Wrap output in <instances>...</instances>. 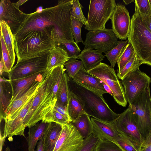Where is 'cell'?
I'll return each mask as SVG.
<instances>
[{
    "mask_svg": "<svg viewBox=\"0 0 151 151\" xmlns=\"http://www.w3.org/2000/svg\"><path fill=\"white\" fill-rule=\"evenodd\" d=\"M36 95L28 101L14 119L5 122L2 135L3 138L5 139L7 137L9 139L14 136H22L25 137L24 131L26 127L24 124V120Z\"/></svg>",
    "mask_w": 151,
    "mask_h": 151,
    "instance_id": "ac0fdd59",
    "label": "cell"
},
{
    "mask_svg": "<svg viewBox=\"0 0 151 151\" xmlns=\"http://www.w3.org/2000/svg\"><path fill=\"white\" fill-rule=\"evenodd\" d=\"M104 58L102 53L97 50L84 48L78 59L82 61L84 68L88 71L97 66Z\"/></svg>",
    "mask_w": 151,
    "mask_h": 151,
    "instance_id": "7402d4cb",
    "label": "cell"
},
{
    "mask_svg": "<svg viewBox=\"0 0 151 151\" xmlns=\"http://www.w3.org/2000/svg\"><path fill=\"white\" fill-rule=\"evenodd\" d=\"M123 1L126 5H128L131 2L134 1V0H123Z\"/></svg>",
    "mask_w": 151,
    "mask_h": 151,
    "instance_id": "f907efd6",
    "label": "cell"
},
{
    "mask_svg": "<svg viewBox=\"0 0 151 151\" xmlns=\"http://www.w3.org/2000/svg\"><path fill=\"white\" fill-rule=\"evenodd\" d=\"M72 0H60L54 6L44 9L40 13L28 14L14 38L21 37L32 31L45 33L55 45L74 41L71 30L70 9Z\"/></svg>",
    "mask_w": 151,
    "mask_h": 151,
    "instance_id": "6da1fadb",
    "label": "cell"
},
{
    "mask_svg": "<svg viewBox=\"0 0 151 151\" xmlns=\"http://www.w3.org/2000/svg\"><path fill=\"white\" fill-rule=\"evenodd\" d=\"M57 46L66 51L70 59H78L80 54L81 50L75 41L62 43Z\"/></svg>",
    "mask_w": 151,
    "mask_h": 151,
    "instance_id": "74e56055",
    "label": "cell"
},
{
    "mask_svg": "<svg viewBox=\"0 0 151 151\" xmlns=\"http://www.w3.org/2000/svg\"><path fill=\"white\" fill-rule=\"evenodd\" d=\"M92 151H96V147L92 150Z\"/></svg>",
    "mask_w": 151,
    "mask_h": 151,
    "instance_id": "f5cc1de1",
    "label": "cell"
},
{
    "mask_svg": "<svg viewBox=\"0 0 151 151\" xmlns=\"http://www.w3.org/2000/svg\"><path fill=\"white\" fill-rule=\"evenodd\" d=\"M135 5L128 40L142 64L151 66V32L142 21L137 6Z\"/></svg>",
    "mask_w": 151,
    "mask_h": 151,
    "instance_id": "5b68a950",
    "label": "cell"
},
{
    "mask_svg": "<svg viewBox=\"0 0 151 151\" xmlns=\"http://www.w3.org/2000/svg\"><path fill=\"white\" fill-rule=\"evenodd\" d=\"M44 134L38 142L36 150L35 151H44Z\"/></svg>",
    "mask_w": 151,
    "mask_h": 151,
    "instance_id": "bcb514c9",
    "label": "cell"
},
{
    "mask_svg": "<svg viewBox=\"0 0 151 151\" xmlns=\"http://www.w3.org/2000/svg\"><path fill=\"white\" fill-rule=\"evenodd\" d=\"M51 71V70L47 71L43 83L34 98L24 120L25 127H31L42 121L44 116L54 108L57 100L53 96Z\"/></svg>",
    "mask_w": 151,
    "mask_h": 151,
    "instance_id": "277c9868",
    "label": "cell"
},
{
    "mask_svg": "<svg viewBox=\"0 0 151 151\" xmlns=\"http://www.w3.org/2000/svg\"><path fill=\"white\" fill-rule=\"evenodd\" d=\"M149 1L151 4V0H149Z\"/></svg>",
    "mask_w": 151,
    "mask_h": 151,
    "instance_id": "db71d44e",
    "label": "cell"
},
{
    "mask_svg": "<svg viewBox=\"0 0 151 151\" xmlns=\"http://www.w3.org/2000/svg\"><path fill=\"white\" fill-rule=\"evenodd\" d=\"M62 129V126L49 123L44 134V151H53Z\"/></svg>",
    "mask_w": 151,
    "mask_h": 151,
    "instance_id": "44dd1931",
    "label": "cell"
},
{
    "mask_svg": "<svg viewBox=\"0 0 151 151\" xmlns=\"http://www.w3.org/2000/svg\"><path fill=\"white\" fill-rule=\"evenodd\" d=\"M128 42V40L125 41L122 40L118 41V45L106 54L105 56L110 62L111 67L114 68L115 66L122 50Z\"/></svg>",
    "mask_w": 151,
    "mask_h": 151,
    "instance_id": "1f68e13d",
    "label": "cell"
},
{
    "mask_svg": "<svg viewBox=\"0 0 151 151\" xmlns=\"http://www.w3.org/2000/svg\"><path fill=\"white\" fill-rule=\"evenodd\" d=\"M49 123L41 121L29 128L28 136L26 138L28 146V151H35V147L44 133Z\"/></svg>",
    "mask_w": 151,
    "mask_h": 151,
    "instance_id": "cb8c5ba5",
    "label": "cell"
},
{
    "mask_svg": "<svg viewBox=\"0 0 151 151\" xmlns=\"http://www.w3.org/2000/svg\"><path fill=\"white\" fill-rule=\"evenodd\" d=\"M69 78L73 79L79 70L83 67L82 62L76 59L70 58L64 65Z\"/></svg>",
    "mask_w": 151,
    "mask_h": 151,
    "instance_id": "d6a6232c",
    "label": "cell"
},
{
    "mask_svg": "<svg viewBox=\"0 0 151 151\" xmlns=\"http://www.w3.org/2000/svg\"><path fill=\"white\" fill-rule=\"evenodd\" d=\"M116 5L114 0H91L85 28L89 31L105 28Z\"/></svg>",
    "mask_w": 151,
    "mask_h": 151,
    "instance_id": "52a82bcc",
    "label": "cell"
},
{
    "mask_svg": "<svg viewBox=\"0 0 151 151\" xmlns=\"http://www.w3.org/2000/svg\"><path fill=\"white\" fill-rule=\"evenodd\" d=\"M27 1V0H20L17 2L12 3V4L16 8L19 9V7Z\"/></svg>",
    "mask_w": 151,
    "mask_h": 151,
    "instance_id": "7dc6e473",
    "label": "cell"
},
{
    "mask_svg": "<svg viewBox=\"0 0 151 151\" xmlns=\"http://www.w3.org/2000/svg\"><path fill=\"white\" fill-rule=\"evenodd\" d=\"M142 64V61L135 53L123 69L119 72H118L117 74L118 77L120 79L123 80L129 73L139 68Z\"/></svg>",
    "mask_w": 151,
    "mask_h": 151,
    "instance_id": "f546056e",
    "label": "cell"
},
{
    "mask_svg": "<svg viewBox=\"0 0 151 151\" xmlns=\"http://www.w3.org/2000/svg\"><path fill=\"white\" fill-rule=\"evenodd\" d=\"M140 133L145 139L151 133V97L150 85L129 104Z\"/></svg>",
    "mask_w": 151,
    "mask_h": 151,
    "instance_id": "8992f818",
    "label": "cell"
},
{
    "mask_svg": "<svg viewBox=\"0 0 151 151\" xmlns=\"http://www.w3.org/2000/svg\"><path fill=\"white\" fill-rule=\"evenodd\" d=\"M72 79L80 85L96 91L102 95L108 93L102 84V81L89 73L84 67Z\"/></svg>",
    "mask_w": 151,
    "mask_h": 151,
    "instance_id": "ffe728a7",
    "label": "cell"
},
{
    "mask_svg": "<svg viewBox=\"0 0 151 151\" xmlns=\"http://www.w3.org/2000/svg\"><path fill=\"white\" fill-rule=\"evenodd\" d=\"M0 39L1 49V60L3 65V71L9 73L11 70L14 65L3 38L1 35Z\"/></svg>",
    "mask_w": 151,
    "mask_h": 151,
    "instance_id": "836d02e7",
    "label": "cell"
},
{
    "mask_svg": "<svg viewBox=\"0 0 151 151\" xmlns=\"http://www.w3.org/2000/svg\"><path fill=\"white\" fill-rule=\"evenodd\" d=\"M110 19L112 29L118 38L126 40L130 30L131 19L125 7L121 4L116 5Z\"/></svg>",
    "mask_w": 151,
    "mask_h": 151,
    "instance_id": "9a60e30c",
    "label": "cell"
},
{
    "mask_svg": "<svg viewBox=\"0 0 151 151\" xmlns=\"http://www.w3.org/2000/svg\"><path fill=\"white\" fill-rule=\"evenodd\" d=\"M115 121L118 129L125 134L139 150L144 139L140 133L134 114L129 105L128 108L119 114Z\"/></svg>",
    "mask_w": 151,
    "mask_h": 151,
    "instance_id": "8fae6325",
    "label": "cell"
},
{
    "mask_svg": "<svg viewBox=\"0 0 151 151\" xmlns=\"http://www.w3.org/2000/svg\"><path fill=\"white\" fill-rule=\"evenodd\" d=\"M83 7L78 0H72L70 9L71 17L81 22L86 25L87 19L85 17L82 12Z\"/></svg>",
    "mask_w": 151,
    "mask_h": 151,
    "instance_id": "8d00e7d4",
    "label": "cell"
},
{
    "mask_svg": "<svg viewBox=\"0 0 151 151\" xmlns=\"http://www.w3.org/2000/svg\"><path fill=\"white\" fill-rule=\"evenodd\" d=\"M43 9L42 6H40L37 8L36 12L39 13H41Z\"/></svg>",
    "mask_w": 151,
    "mask_h": 151,
    "instance_id": "681fc988",
    "label": "cell"
},
{
    "mask_svg": "<svg viewBox=\"0 0 151 151\" xmlns=\"http://www.w3.org/2000/svg\"><path fill=\"white\" fill-rule=\"evenodd\" d=\"M83 24L79 20L71 17V30L75 42L83 43L81 35V29Z\"/></svg>",
    "mask_w": 151,
    "mask_h": 151,
    "instance_id": "f35d334b",
    "label": "cell"
},
{
    "mask_svg": "<svg viewBox=\"0 0 151 151\" xmlns=\"http://www.w3.org/2000/svg\"><path fill=\"white\" fill-rule=\"evenodd\" d=\"M118 133L116 138V141L119 146L123 151H139L138 148L125 134L118 129Z\"/></svg>",
    "mask_w": 151,
    "mask_h": 151,
    "instance_id": "e575fe53",
    "label": "cell"
},
{
    "mask_svg": "<svg viewBox=\"0 0 151 151\" xmlns=\"http://www.w3.org/2000/svg\"><path fill=\"white\" fill-rule=\"evenodd\" d=\"M68 112L72 122L75 120L81 115L86 114L83 105L80 99L71 91L68 104Z\"/></svg>",
    "mask_w": 151,
    "mask_h": 151,
    "instance_id": "f1b7e54d",
    "label": "cell"
},
{
    "mask_svg": "<svg viewBox=\"0 0 151 151\" xmlns=\"http://www.w3.org/2000/svg\"><path fill=\"white\" fill-rule=\"evenodd\" d=\"M91 119L92 124V134L96 137L99 140L112 142L118 145L116 138L118 130L115 120L106 122L93 117L91 118Z\"/></svg>",
    "mask_w": 151,
    "mask_h": 151,
    "instance_id": "e0dca14e",
    "label": "cell"
},
{
    "mask_svg": "<svg viewBox=\"0 0 151 151\" xmlns=\"http://www.w3.org/2000/svg\"><path fill=\"white\" fill-rule=\"evenodd\" d=\"M102 84L104 86V87L105 90L107 91L108 93L110 94L112 96H113V93L111 91L109 88L104 83L102 82Z\"/></svg>",
    "mask_w": 151,
    "mask_h": 151,
    "instance_id": "c3c4849f",
    "label": "cell"
},
{
    "mask_svg": "<svg viewBox=\"0 0 151 151\" xmlns=\"http://www.w3.org/2000/svg\"><path fill=\"white\" fill-rule=\"evenodd\" d=\"M47 72V71L42 80L37 81L24 95L14 101L8 106L2 119L6 122L12 120L16 118L28 101L37 93L40 88L44 81Z\"/></svg>",
    "mask_w": 151,
    "mask_h": 151,
    "instance_id": "2e32d148",
    "label": "cell"
},
{
    "mask_svg": "<svg viewBox=\"0 0 151 151\" xmlns=\"http://www.w3.org/2000/svg\"><path fill=\"white\" fill-rule=\"evenodd\" d=\"M135 52L132 44L128 43L122 50L117 61L118 68V72L120 71L126 64L132 59Z\"/></svg>",
    "mask_w": 151,
    "mask_h": 151,
    "instance_id": "4dcf8cb0",
    "label": "cell"
},
{
    "mask_svg": "<svg viewBox=\"0 0 151 151\" xmlns=\"http://www.w3.org/2000/svg\"><path fill=\"white\" fill-rule=\"evenodd\" d=\"M118 42V38L112 29L105 28L89 31L83 43L84 48L94 49L106 54L115 47Z\"/></svg>",
    "mask_w": 151,
    "mask_h": 151,
    "instance_id": "9c48e42d",
    "label": "cell"
},
{
    "mask_svg": "<svg viewBox=\"0 0 151 151\" xmlns=\"http://www.w3.org/2000/svg\"><path fill=\"white\" fill-rule=\"evenodd\" d=\"M70 58L66 51L58 46L54 47L48 54L46 70L48 71L60 65H64Z\"/></svg>",
    "mask_w": 151,
    "mask_h": 151,
    "instance_id": "603a6c76",
    "label": "cell"
},
{
    "mask_svg": "<svg viewBox=\"0 0 151 151\" xmlns=\"http://www.w3.org/2000/svg\"><path fill=\"white\" fill-rule=\"evenodd\" d=\"M14 39L17 63L44 56L55 46L49 38L40 31H31L21 37Z\"/></svg>",
    "mask_w": 151,
    "mask_h": 151,
    "instance_id": "3957f363",
    "label": "cell"
},
{
    "mask_svg": "<svg viewBox=\"0 0 151 151\" xmlns=\"http://www.w3.org/2000/svg\"><path fill=\"white\" fill-rule=\"evenodd\" d=\"M151 82L150 77L139 68L128 74L122 80L127 102L129 104L132 103Z\"/></svg>",
    "mask_w": 151,
    "mask_h": 151,
    "instance_id": "30bf717a",
    "label": "cell"
},
{
    "mask_svg": "<svg viewBox=\"0 0 151 151\" xmlns=\"http://www.w3.org/2000/svg\"><path fill=\"white\" fill-rule=\"evenodd\" d=\"M99 139L93 134L84 139L83 145L78 151H92L96 147Z\"/></svg>",
    "mask_w": 151,
    "mask_h": 151,
    "instance_id": "60d3db41",
    "label": "cell"
},
{
    "mask_svg": "<svg viewBox=\"0 0 151 151\" xmlns=\"http://www.w3.org/2000/svg\"><path fill=\"white\" fill-rule=\"evenodd\" d=\"M90 116L87 114H82L71 122L84 139L92 134V124Z\"/></svg>",
    "mask_w": 151,
    "mask_h": 151,
    "instance_id": "4316f807",
    "label": "cell"
},
{
    "mask_svg": "<svg viewBox=\"0 0 151 151\" xmlns=\"http://www.w3.org/2000/svg\"><path fill=\"white\" fill-rule=\"evenodd\" d=\"M48 54L17 63L8 73L9 80L22 78L45 71Z\"/></svg>",
    "mask_w": 151,
    "mask_h": 151,
    "instance_id": "7c38bea8",
    "label": "cell"
},
{
    "mask_svg": "<svg viewBox=\"0 0 151 151\" xmlns=\"http://www.w3.org/2000/svg\"><path fill=\"white\" fill-rule=\"evenodd\" d=\"M134 2L140 13L151 15V4L149 0H135Z\"/></svg>",
    "mask_w": 151,
    "mask_h": 151,
    "instance_id": "b9f144b4",
    "label": "cell"
},
{
    "mask_svg": "<svg viewBox=\"0 0 151 151\" xmlns=\"http://www.w3.org/2000/svg\"><path fill=\"white\" fill-rule=\"evenodd\" d=\"M139 151H151V133L145 139Z\"/></svg>",
    "mask_w": 151,
    "mask_h": 151,
    "instance_id": "7bdbcfd3",
    "label": "cell"
},
{
    "mask_svg": "<svg viewBox=\"0 0 151 151\" xmlns=\"http://www.w3.org/2000/svg\"><path fill=\"white\" fill-rule=\"evenodd\" d=\"M0 94L1 119H2L11 100L12 91L10 80L1 76Z\"/></svg>",
    "mask_w": 151,
    "mask_h": 151,
    "instance_id": "d4e9b609",
    "label": "cell"
},
{
    "mask_svg": "<svg viewBox=\"0 0 151 151\" xmlns=\"http://www.w3.org/2000/svg\"><path fill=\"white\" fill-rule=\"evenodd\" d=\"M87 71L106 84L111 89L115 101L119 105L125 107L127 102L124 90L114 68L106 63H100Z\"/></svg>",
    "mask_w": 151,
    "mask_h": 151,
    "instance_id": "ba28073f",
    "label": "cell"
},
{
    "mask_svg": "<svg viewBox=\"0 0 151 151\" xmlns=\"http://www.w3.org/2000/svg\"><path fill=\"white\" fill-rule=\"evenodd\" d=\"M54 109L65 117L70 123L72 122L68 114V110L66 109L55 104Z\"/></svg>",
    "mask_w": 151,
    "mask_h": 151,
    "instance_id": "ee69618b",
    "label": "cell"
},
{
    "mask_svg": "<svg viewBox=\"0 0 151 151\" xmlns=\"http://www.w3.org/2000/svg\"><path fill=\"white\" fill-rule=\"evenodd\" d=\"M139 13L142 21L151 32V15L144 14L140 12Z\"/></svg>",
    "mask_w": 151,
    "mask_h": 151,
    "instance_id": "f6af8a7d",
    "label": "cell"
},
{
    "mask_svg": "<svg viewBox=\"0 0 151 151\" xmlns=\"http://www.w3.org/2000/svg\"><path fill=\"white\" fill-rule=\"evenodd\" d=\"M1 35L2 37L9 53L12 64L14 65L15 58L14 39L11 28L3 20H0Z\"/></svg>",
    "mask_w": 151,
    "mask_h": 151,
    "instance_id": "484cf974",
    "label": "cell"
},
{
    "mask_svg": "<svg viewBox=\"0 0 151 151\" xmlns=\"http://www.w3.org/2000/svg\"><path fill=\"white\" fill-rule=\"evenodd\" d=\"M68 82L70 91L80 99L89 116L106 122L114 121L118 117L119 114L110 109L103 95L80 85L70 78Z\"/></svg>",
    "mask_w": 151,
    "mask_h": 151,
    "instance_id": "7a4b0ae2",
    "label": "cell"
},
{
    "mask_svg": "<svg viewBox=\"0 0 151 151\" xmlns=\"http://www.w3.org/2000/svg\"><path fill=\"white\" fill-rule=\"evenodd\" d=\"M69 78L65 72L58 92L57 99L56 103L68 110L70 93L68 82Z\"/></svg>",
    "mask_w": 151,
    "mask_h": 151,
    "instance_id": "83f0119b",
    "label": "cell"
},
{
    "mask_svg": "<svg viewBox=\"0 0 151 151\" xmlns=\"http://www.w3.org/2000/svg\"><path fill=\"white\" fill-rule=\"evenodd\" d=\"M84 139L71 123L62 126V129L53 151H78Z\"/></svg>",
    "mask_w": 151,
    "mask_h": 151,
    "instance_id": "4fadbf2b",
    "label": "cell"
},
{
    "mask_svg": "<svg viewBox=\"0 0 151 151\" xmlns=\"http://www.w3.org/2000/svg\"><path fill=\"white\" fill-rule=\"evenodd\" d=\"M96 149V151H123L117 145L108 141L99 140Z\"/></svg>",
    "mask_w": 151,
    "mask_h": 151,
    "instance_id": "ab89813d",
    "label": "cell"
},
{
    "mask_svg": "<svg viewBox=\"0 0 151 151\" xmlns=\"http://www.w3.org/2000/svg\"><path fill=\"white\" fill-rule=\"evenodd\" d=\"M42 121L46 123L54 122L62 126L70 123L65 117L54 109L47 113Z\"/></svg>",
    "mask_w": 151,
    "mask_h": 151,
    "instance_id": "d590c367",
    "label": "cell"
},
{
    "mask_svg": "<svg viewBox=\"0 0 151 151\" xmlns=\"http://www.w3.org/2000/svg\"><path fill=\"white\" fill-rule=\"evenodd\" d=\"M28 14L22 12L8 0H1L0 4V20L5 21L13 35L17 32Z\"/></svg>",
    "mask_w": 151,
    "mask_h": 151,
    "instance_id": "5bb4252c",
    "label": "cell"
},
{
    "mask_svg": "<svg viewBox=\"0 0 151 151\" xmlns=\"http://www.w3.org/2000/svg\"><path fill=\"white\" fill-rule=\"evenodd\" d=\"M5 151H10L9 148L7 147Z\"/></svg>",
    "mask_w": 151,
    "mask_h": 151,
    "instance_id": "816d5d0a",
    "label": "cell"
},
{
    "mask_svg": "<svg viewBox=\"0 0 151 151\" xmlns=\"http://www.w3.org/2000/svg\"><path fill=\"white\" fill-rule=\"evenodd\" d=\"M47 71L46 70L44 72L24 78L9 80L12 89V95L9 105L14 101L24 95L37 81L42 80Z\"/></svg>",
    "mask_w": 151,
    "mask_h": 151,
    "instance_id": "d6986e66",
    "label": "cell"
}]
</instances>
